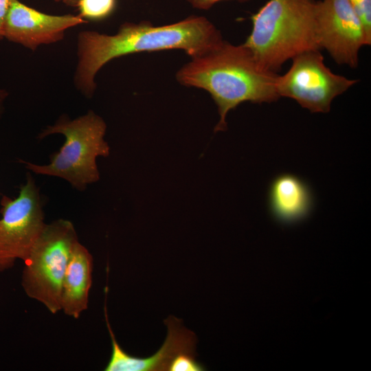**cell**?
<instances>
[{"mask_svg":"<svg viewBox=\"0 0 371 371\" xmlns=\"http://www.w3.org/2000/svg\"><path fill=\"white\" fill-rule=\"evenodd\" d=\"M222 41L220 32L208 19L196 16L161 26L148 22L125 23L113 35L82 31L78 36L74 82L86 98H91L96 88L97 73L112 59L137 52L173 49H183L193 58Z\"/></svg>","mask_w":371,"mask_h":371,"instance_id":"obj_1","label":"cell"},{"mask_svg":"<svg viewBox=\"0 0 371 371\" xmlns=\"http://www.w3.org/2000/svg\"><path fill=\"white\" fill-rule=\"evenodd\" d=\"M278 74L263 67L243 44L223 41L205 54L184 65L177 73L183 85L209 92L220 116L214 132L227 129L228 112L245 102L270 103L278 100Z\"/></svg>","mask_w":371,"mask_h":371,"instance_id":"obj_2","label":"cell"},{"mask_svg":"<svg viewBox=\"0 0 371 371\" xmlns=\"http://www.w3.org/2000/svg\"><path fill=\"white\" fill-rule=\"evenodd\" d=\"M315 0H269L251 17L243 45L266 69L276 72L303 52L320 49Z\"/></svg>","mask_w":371,"mask_h":371,"instance_id":"obj_3","label":"cell"},{"mask_svg":"<svg viewBox=\"0 0 371 371\" xmlns=\"http://www.w3.org/2000/svg\"><path fill=\"white\" fill-rule=\"evenodd\" d=\"M106 130L104 120L91 110L73 120L62 115L37 137L43 139L61 134L65 137L60 150L50 155L49 163L39 165L19 161L33 173L63 179L78 191H84L100 179L97 158L109 155L110 147L104 139Z\"/></svg>","mask_w":371,"mask_h":371,"instance_id":"obj_4","label":"cell"},{"mask_svg":"<svg viewBox=\"0 0 371 371\" xmlns=\"http://www.w3.org/2000/svg\"><path fill=\"white\" fill-rule=\"evenodd\" d=\"M78 241L76 230L70 221L55 220L45 224L23 262L21 285L24 292L52 314L61 311L65 273Z\"/></svg>","mask_w":371,"mask_h":371,"instance_id":"obj_5","label":"cell"},{"mask_svg":"<svg viewBox=\"0 0 371 371\" xmlns=\"http://www.w3.org/2000/svg\"><path fill=\"white\" fill-rule=\"evenodd\" d=\"M0 273L24 262L45 225L43 203L38 187L27 173L16 198L0 199Z\"/></svg>","mask_w":371,"mask_h":371,"instance_id":"obj_6","label":"cell"},{"mask_svg":"<svg viewBox=\"0 0 371 371\" xmlns=\"http://www.w3.org/2000/svg\"><path fill=\"white\" fill-rule=\"evenodd\" d=\"M291 60L289 69L278 76V95L295 100L312 113H328L333 100L358 82L333 73L319 49L303 52Z\"/></svg>","mask_w":371,"mask_h":371,"instance_id":"obj_7","label":"cell"},{"mask_svg":"<svg viewBox=\"0 0 371 371\" xmlns=\"http://www.w3.org/2000/svg\"><path fill=\"white\" fill-rule=\"evenodd\" d=\"M317 35L319 49H326L339 65L356 68L360 49L371 38L348 0L317 1Z\"/></svg>","mask_w":371,"mask_h":371,"instance_id":"obj_8","label":"cell"},{"mask_svg":"<svg viewBox=\"0 0 371 371\" xmlns=\"http://www.w3.org/2000/svg\"><path fill=\"white\" fill-rule=\"evenodd\" d=\"M80 15H54L12 0L6 19L4 38L35 50L41 45L60 41L69 28L86 23Z\"/></svg>","mask_w":371,"mask_h":371,"instance_id":"obj_9","label":"cell"},{"mask_svg":"<svg viewBox=\"0 0 371 371\" xmlns=\"http://www.w3.org/2000/svg\"><path fill=\"white\" fill-rule=\"evenodd\" d=\"M106 326L111 339L112 351L105 371H165L168 370L172 359L180 354H196V337L186 328L181 320L170 316L164 320L168 328L166 338L153 355L139 358L126 353L115 339L108 320L106 308H104Z\"/></svg>","mask_w":371,"mask_h":371,"instance_id":"obj_10","label":"cell"},{"mask_svg":"<svg viewBox=\"0 0 371 371\" xmlns=\"http://www.w3.org/2000/svg\"><path fill=\"white\" fill-rule=\"evenodd\" d=\"M93 257L79 240L74 245L63 282L60 308L78 319L87 309L92 284Z\"/></svg>","mask_w":371,"mask_h":371,"instance_id":"obj_11","label":"cell"},{"mask_svg":"<svg viewBox=\"0 0 371 371\" xmlns=\"http://www.w3.org/2000/svg\"><path fill=\"white\" fill-rule=\"evenodd\" d=\"M269 202L274 217L284 223L305 218L313 205L312 195L307 185L290 174L279 175L272 181Z\"/></svg>","mask_w":371,"mask_h":371,"instance_id":"obj_12","label":"cell"},{"mask_svg":"<svg viewBox=\"0 0 371 371\" xmlns=\"http://www.w3.org/2000/svg\"><path fill=\"white\" fill-rule=\"evenodd\" d=\"M115 4L116 0H78L76 6L82 18L96 21L110 15Z\"/></svg>","mask_w":371,"mask_h":371,"instance_id":"obj_13","label":"cell"},{"mask_svg":"<svg viewBox=\"0 0 371 371\" xmlns=\"http://www.w3.org/2000/svg\"><path fill=\"white\" fill-rule=\"evenodd\" d=\"M196 355L191 354H180L171 361L169 371H203V366L195 359Z\"/></svg>","mask_w":371,"mask_h":371,"instance_id":"obj_14","label":"cell"},{"mask_svg":"<svg viewBox=\"0 0 371 371\" xmlns=\"http://www.w3.org/2000/svg\"><path fill=\"white\" fill-rule=\"evenodd\" d=\"M371 38V0H348Z\"/></svg>","mask_w":371,"mask_h":371,"instance_id":"obj_15","label":"cell"},{"mask_svg":"<svg viewBox=\"0 0 371 371\" xmlns=\"http://www.w3.org/2000/svg\"><path fill=\"white\" fill-rule=\"evenodd\" d=\"M12 0H0V40L4 38L5 25Z\"/></svg>","mask_w":371,"mask_h":371,"instance_id":"obj_16","label":"cell"},{"mask_svg":"<svg viewBox=\"0 0 371 371\" xmlns=\"http://www.w3.org/2000/svg\"><path fill=\"white\" fill-rule=\"evenodd\" d=\"M194 8L199 10H208L215 3L225 0H187ZM247 1L249 0H237Z\"/></svg>","mask_w":371,"mask_h":371,"instance_id":"obj_17","label":"cell"},{"mask_svg":"<svg viewBox=\"0 0 371 371\" xmlns=\"http://www.w3.org/2000/svg\"><path fill=\"white\" fill-rule=\"evenodd\" d=\"M8 97V92L5 89H0V119L3 113L4 104Z\"/></svg>","mask_w":371,"mask_h":371,"instance_id":"obj_18","label":"cell"},{"mask_svg":"<svg viewBox=\"0 0 371 371\" xmlns=\"http://www.w3.org/2000/svg\"><path fill=\"white\" fill-rule=\"evenodd\" d=\"M56 2H62L67 5L76 6L78 0H54Z\"/></svg>","mask_w":371,"mask_h":371,"instance_id":"obj_19","label":"cell"}]
</instances>
